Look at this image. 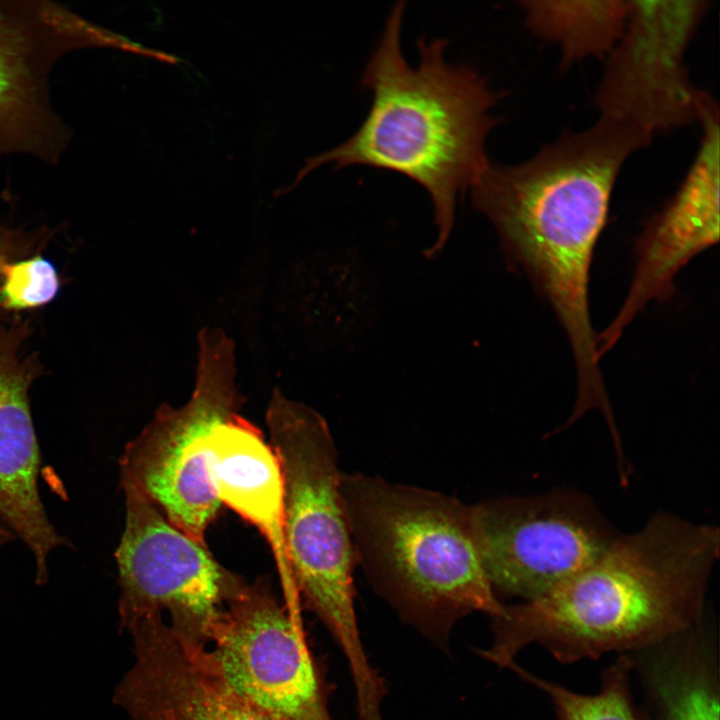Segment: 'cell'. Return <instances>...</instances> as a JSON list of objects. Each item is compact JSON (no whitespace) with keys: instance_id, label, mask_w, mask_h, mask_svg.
Wrapping results in <instances>:
<instances>
[{"instance_id":"cell-3","label":"cell","mask_w":720,"mask_h":720,"mask_svg":"<svg viewBox=\"0 0 720 720\" xmlns=\"http://www.w3.org/2000/svg\"><path fill=\"white\" fill-rule=\"evenodd\" d=\"M404 7V1L394 5L362 74L372 103L360 127L333 149L306 158L281 191L292 190L326 163L399 173L430 197L437 237L425 255L434 258L452 232L458 197L490 161L485 142L499 122L490 110L505 93L492 89L472 66L450 64L445 39H419V64H409L401 46Z\"/></svg>"},{"instance_id":"cell-1","label":"cell","mask_w":720,"mask_h":720,"mask_svg":"<svg viewBox=\"0 0 720 720\" xmlns=\"http://www.w3.org/2000/svg\"><path fill=\"white\" fill-rule=\"evenodd\" d=\"M719 549L716 526L658 511L549 592L504 605L478 653L509 668L531 644L563 664L652 647L701 622Z\"/></svg>"},{"instance_id":"cell-2","label":"cell","mask_w":720,"mask_h":720,"mask_svg":"<svg viewBox=\"0 0 720 720\" xmlns=\"http://www.w3.org/2000/svg\"><path fill=\"white\" fill-rule=\"evenodd\" d=\"M652 138L600 116L521 163L489 161L470 188L473 207L495 228L509 265L524 271L551 304L582 384L601 376L588 300L595 246L619 172Z\"/></svg>"},{"instance_id":"cell-8","label":"cell","mask_w":720,"mask_h":720,"mask_svg":"<svg viewBox=\"0 0 720 720\" xmlns=\"http://www.w3.org/2000/svg\"><path fill=\"white\" fill-rule=\"evenodd\" d=\"M125 524L115 558L125 629L152 618L187 645L206 648L226 599L242 579L176 528L144 496L124 490Z\"/></svg>"},{"instance_id":"cell-9","label":"cell","mask_w":720,"mask_h":720,"mask_svg":"<svg viewBox=\"0 0 720 720\" xmlns=\"http://www.w3.org/2000/svg\"><path fill=\"white\" fill-rule=\"evenodd\" d=\"M478 550L494 590L536 599L595 562L620 535L571 490L471 505Z\"/></svg>"},{"instance_id":"cell-21","label":"cell","mask_w":720,"mask_h":720,"mask_svg":"<svg viewBox=\"0 0 720 720\" xmlns=\"http://www.w3.org/2000/svg\"><path fill=\"white\" fill-rule=\"evenodd\" d=\"M13 532L6 525V523L0 518V548L5 544L9 543L14 538Z\"/></svg>"},{"instance_id":"cell-19","label":"cell","mask_w":720,"mask_h":720,"mask_svg":"<svg viewBox=\"0 0 720 720\" xmlns=\"http://www.w3.org/2000/svg\"><path fill=\"white\" fill-rule=\"evenodd\" d=\"M61 279L54 264L40 254L5 264L0 277V309L19 312L42 307L58 294Z\"/></svg>"},{"instance_id":"cell-16","label":"cell","mask_w":720,"mask_h":720,"mask_svg":"<svg viewBox=\"0 0 720 720\" xmlns=\"http://www.w3.org/2000/svg\"><path fill=\"white\" fill-rule=\"evenodd\" d=\"M700 624L642 650L655 720H719L717 649Z\"/></svg>"},{"instance_id":"cell-5","label":"cell","mask_w":720,"mask_h":720,"mask_svg":"<svg viewBox=\"0 0 720 720\" xmlns=\"http://www.w3.org/2000/svg\"><path fill=\"white\" fill-rule=\"evenodd\" d=\"M266 422L283 482V522L294 594L341 648L355 697L376 698L385 681L370 663L355 613L357 565L343 499L337 449L325 419L275 393Z\"/></svg>"},{"instance_id":"cell-6","label":"cell","mask_w":720,"mask_h":720,"mask_svg":"<svg viewBox=\"0 0 720 720\" xmlns=\"http://www.w3.org/2000/svg\"><path fill=\"white\" fill-rule=\"evenodd\" d=\"M232 344L216 331L201 336L198 375L181 407H161L120 457L122 490L152 502L176 528L206 544L221 503L206 478L205 439L238 413Z\"/></svg>"},{"instance_id":"cell-4","label":"cell","mask_w":720,"mask_h":720,"mask_svg":"<svg viewBox=\"0 0 720 720\" xmlns=\"http://www.w3.org/2000/svg\"><path fill=\"white\" fill-rule=\"evenodd\" d=\"M340 491L357 563L375 591L442 650L472 612L501 604L482 564L471 505L363 473L342 474Z\"/></svg>"},{"instance_id":"cell-14","label":"cell","mask_w":720,"mask_h":720,"mask_svg":"<svg viewBox=\"0 0 720 720\" xmlns=\"http://www.w3.org/2000/svg\"><path fill=\"white\" fill-rule=\"evenodd\" d=\"M135 662L115 692L133 720H280L235 694L161 618L129 630Z\"/></svg>"},{"instance_id":"cell-17","label":"cell","mask_w":720,"mask_h":720,"mask_svg":"<svg viewBox=\"0 0 720 720\" xmlns=\"http://www.w3.org/2000/svg\"><path fill=\"white\" fill-rule=\"evenodd\" d=\"M525 24L537 37L556 45L561 66L588 58H604L625 28L630 0L519 2Z\"/></svg>"},{"instance_id":"cell-18","label":"cell","mask_w":720,"mask_h":720,"mask_svg":"<svg viewBox=\"0 0 720 720\" xmlns=\"http://www.w3.org/2000/svg\"><path fill=\"white\" fill-rule=\"evenodd\" d=\"M634 662L622 655L604 673L601 688L594 694H582L551 682L520 667L510 670L542 690L551 700L558 720H645L633 704L629 676Z\"/></svg>"},{"instance_id":"cell-13","label":"cell","mask_w":720,"mask_h":720,"mask_svg":"<svg viewBox=\"0 0 720 720\" xmlns=\"http://www.w3.org/2000/svg\"><path fill=\"white\" fill-rule=\"evenodd\" d=\"M29 334L28 321L0 324V518L32 553L41 583L51 552L67 542L38 489L41 461L28 394L43 368L35 354L23 351Z\"/></svg>"},{"instance_id":"cell-20","label":"cell","mask_w":720,"mask_h":720,"mask_svg":"<svg viewBox=\"0 0 720 720\" xmlns=\"http://www.w3.org/2000/svg\"><path fill=\"white\" fill-rule=\"evenodd\" d=\"M49 231H25L0 223V277L5 264L34 255L45 246Z\"/></svg>"},{"instance_id":"cell-7","label":"cell","mask_w":720,"mask_h":720,"mask_svg":"<svg viewBox=\"0 0 720 720\" xmlns=\"http://www.w3.org/2000/svg\"><path fill=\"white\" fill-rule=\"evenodd\" d=\"M201 655L235 694L280 720H332L330 687L299 612L263 577L240 580Z\"/></svg>"},{"instance_id":"cell-10","label":"cell","mask_w":720,"mask_h":720,"mask_svg":"<svg viewBox=\"0 0 720 720\" xmlns=\"http://www.w3.org/2000/svg\"><path fill=\"white\" fill-rule=\"evenodd\" d=\"M117 33L47 1H0V158L25 154L56 163L71 138L49 82L67 54L116 48Z\"/></svg>"},{"instance_id":"cell-15","label":"cell","mask_w":720,"mask_h":720,"mask_svg":"<svg viewBox=\"0 0 720 720\" xmlns=\"http://www.w3.org/2000/svg\"><path fill=\"white\" fill-rule=\"evenodd\" d=\"M206 478L219 502L254 526L273 553L285 602L294 605L283 522V482L278 459L259 428L238 413L205 439Z\"/></svg>"},{"instance_id":"cell-11","label":"cell","mask_w":720,"mask_h":720,"mask_svg":"<svg viewBox=\"0 0 720 720\" xmlns=\"http://www.w3.org/2000/svg\"><path fill=\"white\" fill-rule=\"evenodd\" d=\"M709 6L708 0H630L595 95L600 116L651 136L697 121L702 90L689 79L685 55Z\"/></svg>"},{"instance_id":"cell-12","label":"cell","mask_w":720,"mask_h":720,"mask_svg":"<svg viewBox=\"0 0 720 720\" xmlns=\"http://www.w3.org/2000/svg\"><path fill=\"white\" fill-rule=\"evenodd\" d=\"M697 121L702 137L695 159L672 199L649 219L637 240V262L627 296L613 321L596 336L600 357L649 302L671 298L678 272L719 241V106L705 91Z\"/></svg>"}]
</instances>
